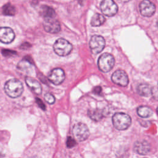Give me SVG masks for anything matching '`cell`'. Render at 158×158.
<instances>
[{
  "label": "cell",
  "mask_w": 158,
  "mask_h": 158,
  "mask_svg": "<svg viewBox=\"0 0 158 158\" xmlns=\"http://www.w3.org/2000/svg\"><path fill=\"white\" fill-rule=\"evenodd\" d=\"M4 91L7 96L12 98L20 96L23 91V86L22 82L16 79H10L4 85Z\"/></svg>",
  "instance_id": "1"
},
{
  "label": "cell",
  "mask_w": 158,
  "mask_h": 158,
  "mask_svg": "<svg viewBox=\"0 0 158 158\" xmlns=\"http://www.w3.org/2000/svg\"><path fill=\"white\" fill-rule=\"evenodd\" d=\"M130 117L125 113H116L112 117V122L114 127L119 130L127 129L131 125Z\"/></svg>",
  "instance_id": "2"
},
{
  "label": "cell",
  "mask_w": 158,
  "mask_h": 158,
  "mask_svg": "<svg viewBox=\"0 0 158 158\" xmlns=\"http://www.w3.org/2000/svg\"><path fill=\"white\" fill-rule=\"evenodd\" d=\"M54 52L60 56L69 55L72 49V44L64 38H59L56 41L53 45Z\"/></svg>",
  "instance_id": "3"
},
{
  "label": "cell",
  "mask_w": 158,
  "mask_h": 158,
  "mask_svg": "<svg viewBox=\"0 0 158 158\" xmlns=\"http://www.w3.org/2000/svg\"><path fill=\"white\" fill-rule=\"evenodd\" d=\"M115 60L112 55L107 53L102 54L98 59V67L103 72L110 71L114 65Z\"/></svg>",
  "instance_id": "4"
},
{
  "label": "cell",
  "mask_w": 158,
  "mask_h": 158,
  "mask_svg": "<svg viewBox=\"0 0 158 158\" xmlns=\"http://www.w3.org/2000/svg\"><path fill=\"white\" fill-rule=\"evenodd\" d=\"M72 132L74 137L79 141L86 140L89 135L88 127L83 123H78L75 124L73 127Z\"/></svg>",
  "instance_id": "5"
},
{
  "label": "cell",
  "mask_w": 158,
  "mask_h": 158,
  "mask_svg": "<svg viewBox=\"0 0 158 158\" xmlns=\"http://www.w3.org/2000/svg\"><path fill=\"white\" fill-rule=\"evenodd\" d=\"M105 46L104 38L99 35H93L89 41V48L93 54H97L101 52Z\"/></svg>",
  "instance_id": "6"
},
{
  "label": "cell",
  "mask_w": 158,
  "mask_h": 158,
  "mask_svg": "<svg viewBox=\"0 0 158 158\" xmlns=\"http://www.w3.org/2000/svg\"><path fill=\"white\" fill-rule=\"evenodd\" d=\"M102 12L109 17L114 15L118 10L117 5L112 0L102 1L100 6Z\"/></svg>",
  "instance_id": "7"
},
{
  "label": "cell",
  "mask_w": 158,
  "mask_h": 158,
  "mask_svg": "<svg viewBox=\"0 0 158 158\" xmlns=\"http://www.w3.org/2000/svg\"><path fill=\"white\" fill-rule=\"evenodd\" d=\"M43 28L46 31L50 33H57L60 30V23L54 18H44Z\"/></svg>",
  "instance_id": "8"
},
{
  "label": "cell",
  "mask_w": 158,
  "mask_h": 158,
  "mask_svg": "<svg viewBox=\"0 0 158 158\" xmlns=\"http://www.w3.org/2000/svg\"><path fill=\"white\" fill-rule=\"evenodd\" d=\"M65 79L64 71L60 68L52 69L48 75V80L54 85H60Z\"/></svg>",
  "instance_id": "9"
},
{
  "label": "cell",
  "mask_w": 158,
  "mask_h": 158,
  "mask_svg": "<svg viewBox=\"0 0 158 158\" xmlns=\"http://www.w3.org/2000/svg\"><path fill=\"white\" fill-rule=\"evenodd\" d=\"M112 81L121 86H126L128 83V77L125 71L117 70L114 72L112 75Z\"/></svg>",
  "instance_id": "10"
},
{
  "label": "cell",
  "mask_w": 158,
  "mask_h": 158,
  "mask_svg": "<svg viewBox=\"0 0 158 158\" xmlns=\"http://www.w3.org/2000/svg\"><path fill=\"white\" fill-rule=\"evenodd\" d=\"M139 10L142 15L150 17L154 14L156 11V6L149 1H143L139 4Z\"/></svg>",
  "instance_id": "11"
},
{
  "label": "cell",
  "mask_w": 158,
  "mask_h": 158,
  "mask_svg": "<svg viewBox=\"0 0 158 158\" xmlns=\"http://www.w3.org/2000/svg\"><path fill=\"white\" fill-rule=\"evenodd\" d=\"M15 38V33L12 28L6 27H0V41L8 44L13 41Z\"/></svg>",
  "instance_id": "12"
},
{
  "label": "cell",
  "mask_w": 158,
  "mask_h": 158,
  "mask_svg": "<svg viewBox=\"0 0 158 158\" xmlns=\"http://www.w3.org/2000/svg\"><path fill=\"white\" fill-rule=\"evenodd\" d=\"M150 149H151L150 144L148 141L144 140L136 141L135 143L134 147H133L134 151L136 153L141 155L147 154L149 152Z\"/></svg>",
  "instance_id": "13"
},
{
  "label": "cell",
  "mask_w": 158,
  "mask_h": 158,
  "mask_svg": "<svg viewBox=\"0 0 158 158\" xmlns=\"http://www.w3.org/2000/svg\"><path fill=\"white\" fill-rule=\"evenodd\" d=\"M25 82L27 83V85L33 92H34L36 94H40L41 93L42 87L38 80L34 79L31 77H26Z\"/></svg>",
  "instance_id": "14"
},
{
  "label": "cell",
  "mask_w": 158,
  "mask_h": 158,
  "mask_svg": "<svg viewBox=\"0 0 158 158\" xmlns=\"http://www.w3.org/2000/svg\"><path fill=\"white\" fill-rule=\"evenodd\" d=\"M17 67L19 70L23 71V72L28 73H32L34 72L33 65L27 60L23 59L20 61L18 64Z\"/></svg>",
  "instance_id": "15"
},
{
  "label": "cell",
  "mask_w": 158,
  "mask_h": 158,
  "mask_svg": "<svg viewBox=\"0 0 158 158\" xmlns=\"http://www.w3.org/2000/svg\"><path fill=\"white\" fill-rule=\"evenodd\" d=\"M137 91L141 96H148L151 94L152 89L151 86L148 84L142 83L138 85L137 88Z\"/></svg>",
  "instance_id": "16"
},
{
  "label": "cell",
  "mask_w": 158,
  "mask_h": 158,
  "mask_svg": "<svg viewBox=\"0 0 158 158\" xmlns=\"http://www.w3.org/2000/svg\"><path fill=\"white\" fill-rule=\"evenodd\" d=\"M89 117L94 121H99L103 117L102 110L99 109H90L88 112Z\"/></svg>",
  "instance_id": "17"
},
{
  "label": "cell",
  "mask_w": 158,
  "mask_h": 158,
  "mask_svg": "<svg viewBox=\"0 0 158 158\" xmlns=\"http://www.w3.org/2000/svg\"><path fill=\"white\" fill-rule=\"evenodd\" d=\"M137 113L140 117L143 118H146L150 117L152 114V110L150 107L143 106H139L137 109Z\"/></svg>",
  "instance_id": "18"
},
{
  "label": "cell",
  "mask_w": 158,
  "mask_h": 158,
  "mask_svg": "<svg viewBox=\"0 0 158 158\" xmlns=\"http://www.w3.org/2000/svg\"><path fill=\"white\" fill-rule=\"evenodd\" d=\"M106 19L104 17L100 14H95L91 20V24L93 27H98L103 24Z\"/></svg>",
  "instance_id": "19"
},
{
  "label": "cell",
  "mask_w": 158,
  "mask_h": 158,
  "mask_svg": "<svg viewBox=\"0 0 158 158\" xmlns=\"http://www.w3.org/2000/svg\"><path fill=\"white\" fill-rule=\"evenodd\" d=\"M41 14L44 18H54L56 16L54 10L47 6H43L41 7Z\"/></svg>",
  "instance_id": "20"
},
{
  "label": "cell",
  "mask_w": 158,
  "mask_h": 158,
  "mask_svg": "<svg viewBox=\"0 0 158 158\" xmlns=\"http://www.w3.org/2000/svg\"><path fill=\"white\" fill-rule=\"evenodd\" d=\"M2 13L5 15H14L15 13V8L9 3L6 4L2 7Z\"/></svg>",
  "instance_id": "21"
},
{
  "label": "cell",
  "mask_w": 158,
  "mask_h": 158,
  "mask_svg": "<svg viewBox=\"0 0 158 158\" xmlns=\"http://www.w3.org/2000/svg\"><path fill=\"white\" fill-rule=\"evenodd\" d=\"M44 98L45 101L50 104H52L55 102V98L51 93L45 94V95L44 96Z\"/></svg>",
  "instance_id": "22"
},
{
  "label": "cell",
  "mask_w": 158,
  "mask_h": 158,
  "mask_svg": "<svg viewBox=\"0 0 158 158\" xmlns=\"http://www.w3.org/2000/svg\"><path fill=\"white\" fill-rule=\"evenodd\" d=\"M76 144L75 141L71 137H69L67 140V146L68 148H72Z\"/></svg>",
  "instance_id": "23"
},
{
  "label": "cell",
  "mask_w": 158,
  "mask_h": 158,
  "mask_svg": "<svg viewBox=\"0 0 158 158\" xmlns=\"http://www.w3.org/2000/svg\"><path fill=\"white\" fill-rule=\"evenodd\" d=\"M36 102L38 103V106H39L42 109H43V110L45 109V105L43 104V102H42V101H41V99H40L39 98H36Z\"/></svg>",
  "instance_id": "24"
},
{
  "label": "cell",
  "mask_w": 158,
  "mask_h": 158,
  "mask_svg": "<svg viewBox=\"0 0 158 158\" xmlns=\"http://www.w3.org/2000/svg\"><path fill=\"white\" fill-rule=\"evenodd\" d=\"M101 91H102V88L100 86H96L94 89V92L96 94H100L101 93Z\"/></svg>",
  "instance_id": "25"
},
{
  "label": "cell",
  "mask_w": 158,
  "mask_h": 158,
  "mask_svg": "<svg viewBox=\"0 0 158 158\" xmlns=\"http://www.w3.org/2000/svg\"><path fill=\"white\" fill-rule=\"evenodd\" d=\"M157 27H158V21H157Z\"/></svg>",
  "instance_id": "26"
},
{
  "label": "cell",
  "mask_w": 158,
  "mask_h": 158,
  "mask_svg": "<svg viewBox=\"0 0 158 158\" xmlns=\"http://www.w3.org/2000/svg\"><path fill=\"white\" fill-rule=\"evenodd\" d=\"M143 158H146V157H143Z\"/></svg>",
  "instance_id": "27"
}]
</instances>
